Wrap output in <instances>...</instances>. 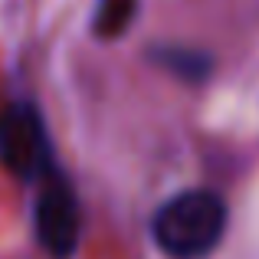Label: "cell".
Segmentation results:
<instances>
[{
    "label": "cell",
    "mask_w": 259,
    "mask_h": 259,
    "mask_svg": "<svg viewBox=\"0 0 259 259\" xmlns=\"http://www.w3.org/2000/svg\"><path fill=\"white\" fill-rule=\"evenodd\" d=\"M227 233V203L213 190H184L154 210L151 240L167 259H207Z\"/></svg>",
    "instance_id": "6da1fadb"
},
{
    "label": "cell",
    "mask_w": 259,
    "mask_h": 259,
    "mask_svg": "<svg viewBox=\"0 0 259 259\" xmlns=\"http://www.w3.org/2000/svg\"><path fill=\"white\" fill-rule=\"evenodd\" d=\"M50 138L33 105H10L0 112V164L20 181H33L50 171Z\"/></svg>",
    "instance_id": "7a4b0ae2"
},
{
    "label": "cell",
    "mask_w": 259,
    "mask_h": 259,
    "mask_svg": "<svg viewBox=\"0 0 259 259\" xmlns=\"http://www.w3.org/2000/svg\"><path fill=\"white\" fill-rule=\"evenodd\" d=\"M33 227H36V240L53 259H69L79 246V230H82V217H79V200L72 187L59 177H50L46 187L36 197V210H33Z\"/></svg>",
    "instance_id": "3957f363"
},
{
    "label": "cell",
    "mask_w": 259,
    "mask_h": 259,
    "mask_svg": "<svg viewBox=\"0 0 259 259\" xmlns=\"http://www.w3.org/2000/svg\"><path fill=\"white\" fill-rule=\"evenodd\" d=\"M138 13V0H102L92 17V30L99 39H118Z\"/></svg>",
    "instance_id": "277c9868"
},
{
    "label": "cell",
    "mask_w": 259,
    "mask_h": 259,
    "mask_svg": "<svg viewBox=\"0 0 259 259\" xmlns=\"http://www.w3.org/2000/svg\"><path fill=\"white\" fill-rule=\"evenodd\" d=\"M151 53L161 66H167V69L174 72V76L190 79V82H200L210 72L207 53H194V50H184V46H161V50H151Z\"/></svg>",
    "instance_id": "5b68a950"
}]
</instances>
